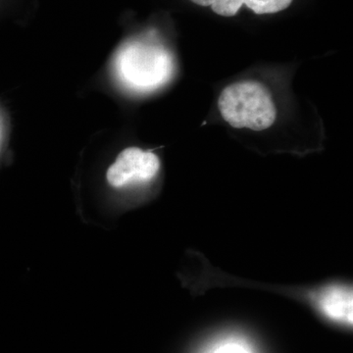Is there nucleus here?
<instances>
[{"mask_svg": "<svg viewBox=\"0 0 353 353\" xmlns=\"http://www.w3.org/2000/svg\"><path fill=\"white\" fill-rule=\"evenodd\" d=\"M160 170L159 158L139 148L123 150L108 171V181L114 188L150 182Z\"/></svg>", "mask_w": 353, "mask_h": 353, "instance_id": "7ed1b4c3", "label": "nucleus"}, {"mask_svg": "<svg viewBox=\"0 0 353 353\" xmlns=\"http://www.w3.org/2000/svg\"><path fill=\"white\" fill-rule=\"evenodd\" d=\"M199 6L211 7L213 12L222 17H233L241 6H245L257 15L274 14L285 10L292 0H190Z\"/></svg>", "mask_w": 353, "mask_h": 353, "instance_id": "20e7f679", "label": "nucleus"}, {"mask_svg": "<svg viewBox=\"0 0 353 353\" xmlns=\"http://www.w3.org/2000/svg\"><path fill=\"white\" fill-rule=\"evenodd\" d=\"M218 108L223 119L236 129L264 131L277 116L270 92L254 81L228 85L218 99Z\"/></svg>", "mask_w": 353, "mask_h": 353, "instance_id": "f03ea898", "label": "nucleus"}, {"mask_svg": "<svg viewBox=\"0 0 353 353\" xmlns=\"http://www.w3.org/2000/svg\"><path fill=\"white\" fill-rule=\"evenodd\" d=\"M201 353H256L248 340L229 334L209 343Z\"/></svg>", "mask_w": 353, "mask_h": 353, "instance_id": "39448f33", "label": "nucleus"}, {"mask_svg": "<svg viewBox=\"0 0 353 353\" xmlns=\"http://www.w3.org/2000/svg\"><path fill=\"white\" fill-rule=\"evenodd\" d=\"M114 70L125 87L136 92H150L170 80L174 61L170 52L160 44L132 41L118 51Z\"/></svg>", "mask_w": 353, "mask_h": 353, "instance_id": "f257e3e1", "label": "nucleus"}]
</instances>
